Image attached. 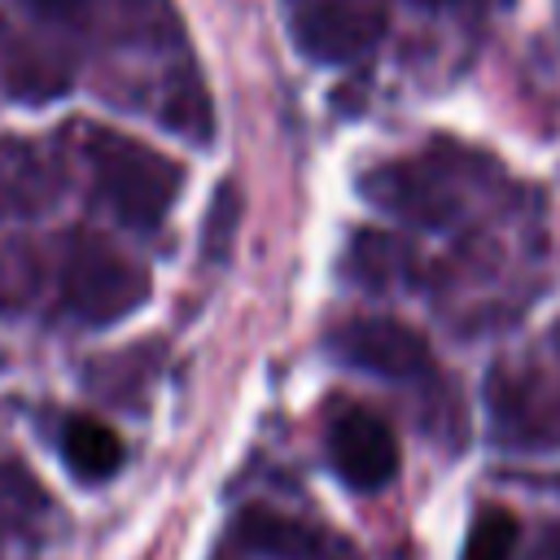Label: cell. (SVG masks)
I'll list each match as a JSON object with an SVG mask.
<instances>
[{
	"instance_id": "obj_15",
	"label": "cell",
	"mask_w": 560,
	"mask_h": 560,
	"mask_svg": "<svg viewBox=\"0 0 560 560\" xmlns=\"http://www.w3.org/2000/svg\"><path fill=\"white\" fill-rule=\"evenodd\" d=\"M556 9H560V0H556Z\"/></svg>"
},
{
	"instance_id": "obj_2",
	"label": "cell",
	"mask_w": 560,
	"mask_h": 560,
	"mask_svg": "<svg viewBox=\"0 0 560 560\" xmlns=\"http://www.w3.org/2000/svg\"><path fill=\"white\" fill-rule=\"evenodd\" d=\"M52 289L61 315L88 328H109L149 302V271L105 236L74 232L52 262Z\"/></svg>"
},
{
	"instance_id": "obj_3",
	"label": "cell",
	"mask_w": 560,
	"mask_h": 560,
	"mask_svg": "<svg viewBox=\"0 0 560 560\" xmlns=\"http://www.w3.org/2000/svg\"><path fill=\"white\" fill-rule=\"evenodd\" d=\"M26 9L74 39L109 48H166L179 39L171 0H26Z\"/></svg>"
},
{
	"instance_id": "obj_14",
	"label": "cell",
	"mask_w": 560,
	"mask_h": 560,
	"mask_svg": "<svg viewBox=\"0 0 560 560\" xmlns=\"http://www.w3.org/2000/svg\"><path fill=\"white\" fill-rule=\"evenodd\" d=\"M556 350H560V328H556Z\"/></svg>"
},
{
	"instance_id": "obj_7",
	"label": "cell",
	"mask_w": 560,
	"mask_h": 560,
	"mask_svg": "<svg viewBox=\"0 0 560 560\" xmlns=\"http://www.w3.org/2000/svg\"><path fill=\"white\" fill-rule=\"evenodd\" d=\"M57 201V166L31 140H0V219H26Z\"/></svg>"
},
{
	"instance_id": "obj_5",
	"label": "cell",
	"mask_w": 560,
	"mask_h": 560,
	"mask_svg": "<svg viewBox=\"0 0 560 560\" xmlns=\"http://www.w3.org/2000/svg\"><path fill=\"white\" fill-rule=\"evenodd\" d=\"M328 354L354 372L385 376V381H420L433 372L429 341L394 315H363L341 324L328 337Z\"/></svg>"
},
{
	"instance_id": "obj_10",
	"label": "cell",
	"mask_w": 560,
	"mask_h": 560,
	"mask_svg": "<svg viewBox=\"0 0 560 560\" xmlns=\"http://www.w3.org/2000/svg\"><path fill=\"white\" fill-rule=\"evenodd\" d=\"M346 271L368 289H394L402 280H416V258L389 232H359L346 249Z\"/></svg>"
},
{
	"instance_id": "obj_1",
	"label": "cell",
	"mask_w": 560,
	"mask_h": 560,
	"mask_svg": "<svg viewBox=\"0 0 560 560\" xmlns=\"http://www.w3.org/2000/svg\"><path fill=\"white\" fill-rule=\"evenodd\" d=\"M83 162L101 206L136 232H153L171 214L184 184V171L166 153L114 127L83 131Z\"/></svg>"
},
{
	"instance_id": "obj_12",
	"label": "cell",
	"mask_w": 560,
	"mask_h": 560,
	"mask_svg": "<svg viewBox=\"0 0 560 560\" xmlns=\"http://www.w3.org/2000/svg\"><path fill=\"white\" fill-rule=\"evenodd\" d=\"M48 280V258L31 241H0V319L22 315L39 302Z\"/></svg>"
},
{
	"instance_id": "obj_9",
	"label": "cell",
	"mask_w": 560,
	"mask_h": 560,
	"mask_svg": "<svg viewBox=\"0 0 560 560\" xmlns=\"http://www.w3.org/2000/svg\"><path fill=\"white\" fill-rule=\"evenodd\" d=\"M57 446L79 481H109L122 468V438L96 416H70L61 424Z\"/></svg>"
},
{
	"instance_id": "obj_6",
	"label": "cell",
	"mask_w": 560,
	"mask_h": 560,
	"mask_svg": "<svg viewBox=\"0 0 560 560\" xmlns=\"http://www.w3.org/2000/svg\"><path fill=\"white\" fill-rule=\"evenodd\" d=\"M328 459H332V472L350 490L372 494V490H385L398 477L402 451H398L394 429L376 411L341 407L328 424Z\"/></svg>"
},
{
	"instance_id": "obj_13",
	"label": "cell",
	"mask_w": 560,
	"mask_h": 560,
	"mask_svg": "<svg viewBox=\"0 0 560 560\" xmlns=\"http://www.w3.org/2000/svg\"><path fill=\"white\" fill-rule=\"evenodd\" d=\"M516 542H521L516 516L508 508H486L468 525V538H464L459 560H516Z\"/></svg>"
},
{
	"instance_id": "obj_8",
	"label": "cell",
	"mask_w": 560,
	"mask_h": 560,
	"mask_svg": "<svg viewBox=\"0 0 560 560\" xmlns=\"http://www.w3.org/2000/svg\"><path fill=\"white\" fill-rule=\"evenodd\" d=\"M359 184H363L368 201H376V206H385V210H394V214H402V219H411V223L438 228V223L451 219V197H446L442 184H438L433 175H424L420 166H402V162L376 166V171H368Z\"/></svg>"
},
{
	"instance_id": "obj_11",
	"label": "cell",
	"mask_w": 560,
	"mask_h": 560,
	"mask_svg": "<svg viewBox=\"0 0 560 560\" xmlns=\"http://www.w3.org/2000/svg\"><path fill=\"white\" fill-rule=\"evenodd\" d=\"M0 61H4L9 92L22 96V101H52V96H61L70 88V66L57 52L39 48V44L18 39V44H9L0 52Z\"/></svg>"
},
{
	"instance_id": "obj_4",
	"label": "cell",
	"mask_w": 560,
	"mask_h": 560,
	"mask_svg": "<svg viewBox=\"0 0 560 560\" xmlns=\"http://www.w3.org/2000/svg\"><path fill=\"white\" fill-rule=\"evenodd\" d=\"M289 35L319 66L359 61L385 31V0H284Z\"/></svg>"
}]
</instances>
